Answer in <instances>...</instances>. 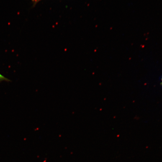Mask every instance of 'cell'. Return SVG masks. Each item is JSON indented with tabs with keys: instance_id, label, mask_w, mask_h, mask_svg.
<instances>
[{
	"instance_id": "3957f363",
	"label": "cell",
	"mask_w": 162,
	"mask_h": 162,
	"mask_svg": "<svg viewBox=\"0 0 162 162\" xmlns=\"http://www.w3.org/2000/svg\"><path fill=\"white\" fill-rule=\"evenodd\" d=\"M32 1L34 2H39V1H40V0H32Z\"/></svg>"
},
{
	"instance_id": "6da1fadb",
	"label": "cell",
	"mask_w": 162,
	"mask_h": 162,
	"mask_svg": "<svg viewBox=\"0 0 162 162\" xmlns=\"http://www.w3.org/2000/svg\"><path fill=\"white\" fill-rule=\"evenodd\" d=\"M9 81V80L0 73V81Z\"/></svg>"
},
{
	"instance_id": "7a4b0ae2",
	"label": "cell",
	"mask_w": 162,
	"mask_h": 162,
	"mask_svg": "<svg viewBox=\"0 0 162 162\" xmlns=\"http://www.w3.org/2000/svg\"><path fill=\"white\" fill-rule=\"evenodd\" d=\"M159 81L160 86L162 88V75L160 77Z\"/></svg>"
}]
</instances>
